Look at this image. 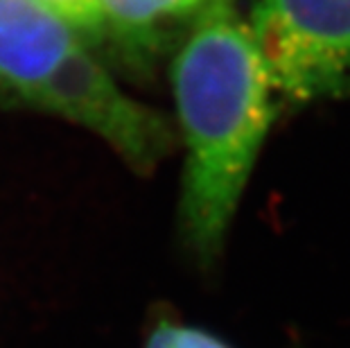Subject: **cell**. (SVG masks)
Wrapping results in <instances>:
<instances>
[{"label": "cell", "instance_id": "6da1fadb", "mask_svg": "<svg viewBox=\"0 0 350 348\" xmlns=\"http://www.w3.org/2000/svg\"><path fill=\"white\" fill-rule=\"evenodd\" d=\"M172 88L185 145L183 231L197 256L213 258L269 131L273 93L249 23L226 0L185 27Z\"/></svg>", "mask_w": 350, "mask_h": 348}, {"label": "cell", "instance_id": "7a4b0ae2", "mask_svg": "<svg viewBox=\"0 0 350 348\" xmlns=\"http://www.w3.org/2000/svg\"><path fill=\"white\" fill-rule=\"evenodd\" d=\"M249 27L273 93L292 102L350 95V0H258Z\"/></svg>", "mask_w": 350, "mask_h": 348}, {"label": "cell", "instance_id": "3957f363", "mask_svg": "<svg viewBox=\"0 0 350 348\" xmlns=\"http://www.w3.org/2000/svg\"><path fill=\"white\" fill-rule=\"evenodd\" d=\"M84 41L59 55L27 102L98 134L138 170L152 168L172 143L167 122L129 98Z\"/></svg>", "mask_w": 350, "mask_h": 348}, {"label": "cell", "instance_id": "277c9868", "mask_svg": "<svg viewBox=\"0 0 350 348\" xmlns=\"http://www.w3.org/2000/svg\"><path fill=\"white\" fill-rule=\"evenodd\" d=\"M213 0H95L100 16V41L111 39L133 64H147L185 32Z\"/></svg>", "mask_w": 350, "mask_h": 348}, {"label": "cell", "instance_id": "5b68a950", "mask_svg": "<svg viewBox=\"0 0 350 348\" xmlns=\"http://www.w3.org/2000/svg\"><path fill=\"white\" fill-rule=\"evenodd\" d=\"M70 23L88 41H100V16L95 0H34Z\"/></svg>", "mask_w": 350, "mask_h": 348}, {"label": "cell", "instance_id": "8992f818", "mask_svg": "<svg viewBox=\"0 0 350 348\" xmlns=\"http://www.w3.org/2000/svg\"><path fill=\"white\" fill-rule=\"evenodd\" d=\"M145 348H230L221 339L204 330L185 328L170 321H161L147 339Z\"/></svg>", "mask_w": 350, "mask_h": 348}]
</instances>
